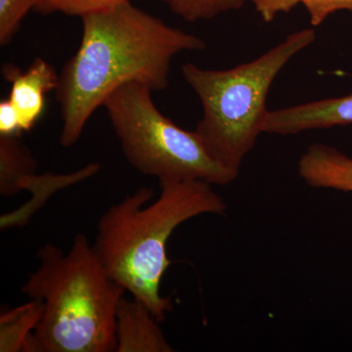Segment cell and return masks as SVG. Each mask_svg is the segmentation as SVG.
<instances>
[{
	"label": "cell",
	"instance_id": "cell-1",
	"mask_svg": "<svg viewBox=\"0 0 352 352\" xmlns=\"http://www.w3.org/2000/svg\"><path fill=\"white\" fill-rule=\"evenodd\" d=\"M82 41L59 75L60 144L78 142L88 120L122 85L139 82L162 91L171 62L182 52L205 50L199 36L164 23L131 2L80 18Z\"/></svg>",
	"mask_w": 352,
	"mask_h": 352
},
{
	"label": "cell",
	"instance_id": "cell-2",
	"mask_svg": "<svg viewBox=\"0 0 352 352\" xmlns=\"http://www.w3.org/2000/svg\"><path fill=\"white\" fill-rule=\"evenodd\" d=\"M161 195L142 187L111 206L97 224L94 248L104 270L159 322L173 308L161 295L164 273L173 261L166 244L185 221L206 214H223L226 201L203 180L160 185Z\"/></svg>",
	"mask_w": 352,
	"mask_h": 352
},
{
	"label": "cell",
	"instance_id": "cell-3",
	"mask_svg": "<svg viewBox=\"0 0 352 352\" xmlns=\"http://www.w3.org/2000/svg\"><path fill=\"white\" fill-rule=\"evenodd\" d=\"M38 258L22 287L43 302L28 352L117 351L116 314L126 291L109 276L87 235L76 234L67 254L44 245Z\"/></svg>",
	"mask_w": 352,
	"mask_h": 352
},
{
	"label": "cell",
	"instance_id": "cell-4",
	"mask_svg": "<svg viewBox=\"0 0 352 352\" xmlns=\"http://www.w3.org/2000/svg\"><path fill=\"white\" fill-rule=\"evenodd\" d=\"M315 38L314 29L292 32L261 56L229 69L183 65V78L203 108L196 133L222 166L239 175L245 157L263 132L271 85L284 67Z\"/></svg>",
	"mask_w": 352,
	"mask_h": 352
},
{
	"label": "cell",
	"instance_id": "cell-5",
	"mask_svg": "<svg viewBox=\"0 0 352 352\" xmlns=\"http://www.w3.org/2000/svg\"><path fill=\"white\" fill-rule=\"evenodd\" d=\"M152 92L142 83H126L102 106L126 161L160 185L203 180L223 186L234 182L238 173L219 164L195 131H185L160 112Z\"/></svg>",
	"mask_w": 352,
	"mask_h": 352
},
{
	"label": "cell",
	"instance_id": "cell-6",
	"mask_svg": "<svg viewBox=\"0 0 352 352\" xmlns=\"http://www.w3.org/2000/svg\"><path fill=\"white\" fill-rule=\"evenodd\" d=\"M2 75L11 82L8 99L17 113L21 131H31L44 112L45 95L57 89L59 75L43 58L34 59L25 72L13 64L3 65Z\"/></svg>",
	"mask_w": 352,
	"mask_h": 352
},
{
	"label": "cell",
	"instance_id": "cell-7",
	"mask_svg": "<svg viewBox=\"0 0 352 352\" xmlns=\"http://www.w3.org/2000/svg\"><path fill=\"white\" fill-rule=\"evenodd\" d=\"M352 124V94L268 111L263 124L265 133L293 135L314 129Z\"/></svg>",
	"mask_w": 352,
	"mask_h": 352
},
{
	"label": "cell",
	"instance_id": "cell-8",
	"mask_svg": "<svg viewBox=\"0 0 352 352\" xmlns=\"http://www.w3.org/2000/svg\"><path fill=\"white\" fill-rule=\"evenodd\" d=\"M160 322L140 300L120 298L116 314L117 351L173 352Z\"/></svg>",
	"mask_w": 352,
	"mask_h": 352
},
{
	"label": "cell",
	"instance_id": "cell-9",
	"mask_svg": "<svg viewBox=\"0 0 352 352\" xmlns=\"http://www.w3.org/2000/svg\"><path fill=\"white\" fill-rule=\"evenodd\" d=\"M298 175L315 188L352 192V157L332 146H308L298 161Z\"/></svg>",
	"mask_w": 352,
	"mask_h": 352
},
{
	"label": "cell",
	"instance_id": "cell-10",
	"mask_svg": "<svg viewBox=\"0 0 352 352\" xmlns=\"http://www.w3.org/2000/svg\"><path fill=\"white\" fill-rule=\"evenodd\" d=\"M20 136L0 135V194L10 197L27 190L36 175V161Z\"/></svg>",
	"mask_w": 352,
	"mask_h": 352
},
{
	"label": "cell",
	"instance_id": "cell-11",
	"mask_svg": "<svg viewBox=\"0 0 352 352\" xmlns=\"http://www.w3.org/2000/svg\"><path fill=\"white\" fill-rule=\"evenodd\" d=\"M43 314V302L31 300L0 316V352H28L32 333Z\"/></svg>",
	"mask_w": 352,
	"mask_h": 352
},
{
	"label": "cell",
	"instance_id": "cell-12",
	"mask_svg": "<svg viewBox=\"0 0 352 352\" xmlns=\"http://www.w3.org/2000/svg\"><path fill=\"white\" fill-rule=\"evenodd\" d=\"M171 12L187 22L212 20L221 14L239 10L245 0H161Z\"/></svg>",
	"mask_w": 352,
	"mask_h": 352
},
{
	"label": "cell",
	"instance_id": "cell-13",
	"mask_svg": "<svg viewBox=\"0 0 352 352\" xmlns=\"http://www.w3.org/2000/svg\"><path fill=\"white\" fill-rule=\"evenodd\" d=\"M131 0H36L34 11L43 15L64 14L82 18L90 14L105 12Z\"/></svg>",
	"mask_w": 352,
	"mask_h": 352
},
{
	"label": "cell",
	"instance_id": "cell-14",
	"mask_svg": "<svg viewBox=\"0 0 352 352\" xmlns=\"http://www.w3.org/2000/svg\"><path fill=\"white\" fill-rule=\"evenodd\" d=\"M36 0H0V44L12 41L27 14L34 10Z\"/></svg>",
	"mask_w": 352,
	"mask_h": 352
},
{
	"label": "cell",
	"instance_id": "cell-15",
	"mask_svg": "<svg viewBox=\"0 0 352 352\" xmlns=\"http://www.w3.org/2000/svg\"><path fill=\"white\" fill-rule=\"evenodd\" d=\"M300 3L307 9L314 27H318L331 14L338 11L352 14V0H302Z\"/></svg>",
	"mask_w": 352,
	"mask_h": 352
},
{
	"label": "cell",
	"instance_id": "cell-16",
	"mask_svg": "<svg viewBox=\"0 0 352 352\" xmlns=\"http://www.w3.org/2000/svg\"><path fill=\"white\" fill-rule=\"evenodd\" d=\"M254 10L266 23L272 22L279 14L288 13L302 2V0H250Z\"/></svg>",
	"mask_w": 352,
	"mask_h": 352
},
{
	"label": "cell",
	"instance_id": "cell-17",
	"mask_svg": "<svg viewBox=\"0 0 352 352\" xmlns=\"http://www.w3.org/2000/svg\"><path fill=\"white\" fill-rule=\"evenodd\" d=\"M19 119L9 99L0 102V135L20 136Z\"/></svg>",
	"mask_w": 352,
	"mask_h": 352
}]
</instances>
